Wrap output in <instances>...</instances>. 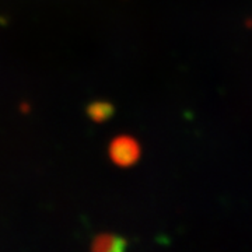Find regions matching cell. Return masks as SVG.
Listing matches in <instances>:
<instances>
[{"instance_id": "cell-2", "label": "cell", "mask_w": 252, "mask_h": 252, "mask_svg": "<svg viewBox=\"0 0 252 252\" xmlns=\"http://www.w3.org/2000/svg\"><path fill=\"white\" fill-rule=\"evenodd\" d=\"M126 248V240L122 237H118L115 234H98L93 240L91 250L98 252H115V251H124Z\"/></svg>"}, {"instance_id": "cell-1", "label": "cell", "mask_w": 252, "mask_h": 252, "mask_svg": "<svg viewBox=\"0 0 252 252\" xmlns=\"http://www.w3.org/2000/svg\"><path fill=\"white\" fill-rule=\"evenodd\" d=\"M108 154L111 161L119 167H130L139 161L142 147L135 137L127 135H121L111 140L108 147Z\"/></svg>"}, {"instance_id": "cell-3", "label": "cell", "mask_w": 252, "mask_h": 252, "mask_svg": "<svg viewBox=\"0 0 252 252\" xmlns=\"http://www.w3.org/2000/svg\"><path fill=\"white\" fill-rule=\"evenodd\" d=\"M87 112L93 121L104 122L114 115V107H112V104L105 102V101H97V102H93L89 105Z\"/></svg>"}]
</instances>
